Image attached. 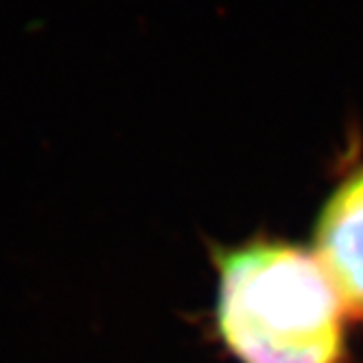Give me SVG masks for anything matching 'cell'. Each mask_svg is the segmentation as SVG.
I'll return each mask as SVG.
<instances>
[{
	"instance_id": "1",
	"label": "cell",
	"mask_w": 363,
	"mask_h": 363,
	"mask_svg": "<svg viewBox=\"0 0 363 363\" xmlns=\"http://www.w3.org/2000/svg\"><path fill=\"white\" fill-rule=\"evenodd\" d=\"M215 324L239 363H348L346 308L315 252L258 237L215 254Z\"/></svg>"
},
{
	"instance_id": "2",
	"label": "cell",
	"mask_w": 363,
	"mask_h": 363,
	"mask_svg": "<svg viewBox=\"0 0 363 363\" xmlns=\"http://www.w3.org/2000/svg\"><path fill=\"white\" fill-rule=\"evenodd\" d=\"M315 256L346 313L363 322V162L352 164L324 201L315 223Z\"/></svg>"
}]
</instances>
